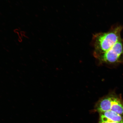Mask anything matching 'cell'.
Returning <instances> with one entry per match:
<instances>
[{
    "instance_id": "1",
    "label": "cell",
    "mask_w": 123,
    "mask_h": 123,
    "mask_svg": "<svg viewBox=\"0 0 123 123\" xmlns=\"http://www.w3.org/2000/svg\"><path fill=\"white\" fill-rule=\"evenodd\" d=\"M123 27L115 25L105 33H101L94 35L93 42L95 52L98 56L106 53L114 44L121 39V33Z\"/></svg>"
},
{
    "instance_id": "6",
    "label": "cell",
    "mask_w": 123,
    "mask_h": 123,
    "mask_svg": "<svg viewBox=\"0 0 123 123\" xmlns=\"http://www.w3.org/2000/svg\"><path fill=\"white\" fill-rule=\"evenodd\" d=\"M99 123H110V122H99Z\"/></svg>"
},
{
    "instance_id": "4",
    "label": "cell",
    "mask_w": 123,
    "mask_h": 123,
    "mask_svg": "<svg viewBox=\"0 0 123 123\" xmlns=\"http://www.w3.org/2000/svg\"><path fill=\"white\" fill-rule=\"evenodd\" d=\"M99 122H114L123 123V116L116 112L109 110L101 113Z\"/></svg>"
},
{
    "instance_id": "7",
    "label": "cell",
    "mask_w": 123,
    "mask_h": 123,
    "mask_svg": "<svg viewBox=\"0 0 123 123\" xmlns=\"http://www.w3.org/2000/svg\"><path fill=\"white\" fill-rule=\"evenodd\" d=\"M110 123H119L117 122H110Z\"/></svg>"
},
{
    "instance_id": "5",
    "label": "cell",
    "mask_w": 123,
    "mask_h": 123,
    "mask_svg": "<svg viewBox=\"0 0 123 123\" xmlns=\"http://www.w3.org/2000/svg\"><path fill=\"white\" fill-rule=\"evenodd\" d=\"M110 110L123 116V102L120 98L115 96Z\"/></svg>"
},
{
    "instance_id": "3",
    "label": "cell",
    "mask_w": 123,
    "mask_h": 123,
    "mask_svg": "<svg viewBox=\"0 0 123 123\" xmlns=\"http://www.w3.org/2000/svg\"><path fill=\"white\" fill-rule=\"evenodd\" d=\"M116 95L111 94L103 98L96 104V109L98 112L102 113L110 110Z\"/></svg>"
},
{
    "instance_id": "2",
    "label": "cell",
    "mask_w": 123,
    "mask_h": 123,
    "mask_svg": "<svg viewBox=\"0 0 123 123\" xmlns=\"http://www.w3.org/2000/svg\"><path fill=\"white\" fill-rule=\"evenodd\" d=\"M123 54V41L121 39L110 50L98 57L103 62L113 63L118 61Z\"/></svg>"
}]
</instances>
